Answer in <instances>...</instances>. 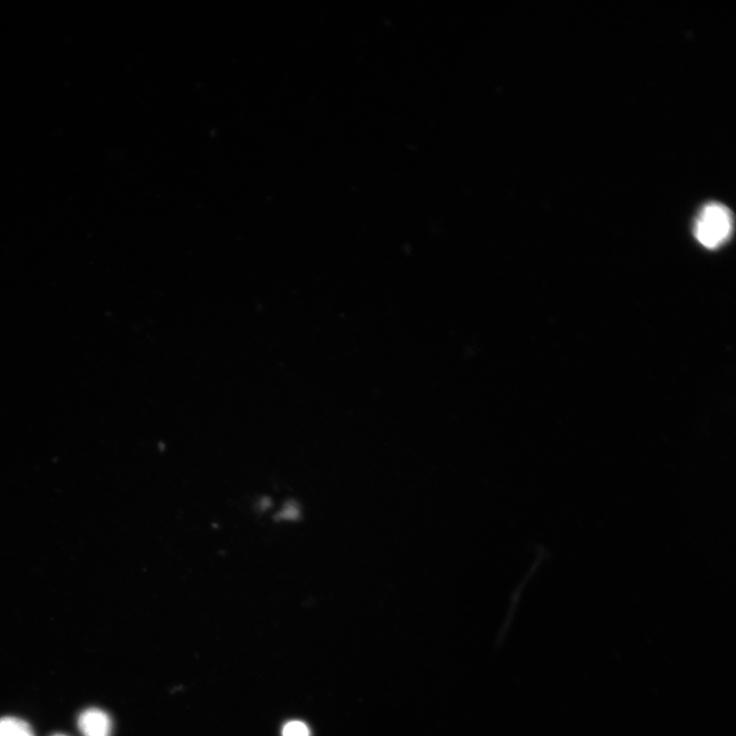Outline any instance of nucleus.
<instances>
[{
	"label": "nucleus",
	"mask_w": 736,
	"mask_h": 736,
	"mask_svg": "<svg viewBox=\"0 0 736 736\" xmlns=\"http://www.w3.org/2000/svg\"><path fill=\"white\" fill-rule=\"evenodd\" d=\"M77 726L83 736H112L113 733L111 716L99 708L82 711L77 719Z\"/></svg>",
	"instance_id": "2"
},
{
	"label": "nucleus",
	"mask_w": 736,
	"mask_h": 736,
	"mask_svg": "<svg viewBox=\"0 0 736 736\" xmlns=\"http://www.w3.org/2000/svg\"><path fill=\"white\" fill-rule=\"evenodd\" d=\"M733 230L732 215L727 207L719 203L706 205L700 212L695 225L697 241L709 250L726 244Z\"/></svg>",
	"instance_id": "1"
},
{
	"label": "nucleus",
	"mask_w": 736,
	"mask_h": 736,
	"mask_svg": "<svg viewBox=\"0 0 736 736\" xmlns=\"http://www.w3.org/2000/svg\"><path fill=\"white\" fill-rule=\"evenodd\" d=\"M52 736H68V735H66V734H63V733H56V734H54V735H52Z\"/></svg>",
	"instance_id": "5"
},
{
	"label": "nucleus",
	"mask_w": 736,
	"mask_h": 736,
	"mask_svg": "<svg viewBox=\"0 0 736 736\" xmlns=\"http://www.w3.org/2000/svg\"><path fill=\"white\" fill-rule=\"evenodd\" d=\"M0 736H35V733L25 720L7 716L0 718Z\"/></svg>",
	"instance_id": "3"
},
{
	"label": "nucleus",
	"mask_w": 736,
	"mask_h": 736,
	"mask_svg": "<svg viewBox=\"0 0 736 736\" xmlns=\"http://www.w3.org/2000/svg\"><path fill=\"white\" fill-rule=\"evenodd\" d=\"M309 727L302 721L288 722L282 731V736H310Z\"/></svg>",
	"instance_id": "4"
}]
</instances>
